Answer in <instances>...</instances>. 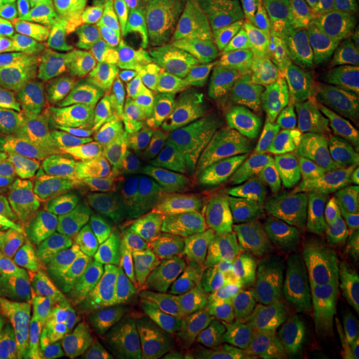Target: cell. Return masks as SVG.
<instances>
[{"label":"cell","instance_id":"6da1fadb","mask_svg":"<svg viewBox=\"0 0 359 359\" xmlns=\"http://www.w3.org/2000/svg\"><path fill=\"white\" fill-rule=\"evenodd\" d=\"M65 128L108 200L188 224L236 252L276 244L292 224L304 160L112 108L84 112Z\"/></svg>","mask_w":359,"mask_h":359},{"label":"cell","instance_id":"7a4b0ae2","mask_svg":"<svg viewBox=\"0 0 359 359\" xmlns=\"http://www.w3.org/2000/svg\"><path fill=\"white\" fill-rule=\"evenodd\" d=\"M359 108L335 72L320 16H271L188 48L144 120L308 160Z\"/></svg>","mask_w":359,"mask_h":359},{"label":"cell","instance_id":"3957f363","mask_svg":"<svg viewBox=\"0 0 359 359\" xmlns=\"http://www.w3.org/2000/svg\"><path fill=\"white\" fill-rule=\"evenodd\" d=\"M65 231L92 311H124L176 332H228L276 292L264 259L108 196L88 200Z\"/></svg>","mask_w":359,"mask_h":359},{"label":"cell","instance_id":"277c9868","mask_svg":"<svg viewBox=\"0 0 359 359\" xmlns=\"http://www.w3.org/2000/svg\"><path fill=\"white\" fill-rule=\"evenodd\" d=\"M280 280L316 299L359 308V116L304 160Z\"/></svg>","mask_w":359,"mask_h":359},{"label":"cell","instance_id":"5b68a950","mask_svg":"<svg viewBox=\"0 0 359 359\" xmlns=\"http://www.w3.org/2000/svg\"><path fill=\"white\" fill-rule=\"evenodd\" d=\"M0 100L72 124L108 104L100 25L92 16L16 20L0 32Z\"/></svg>","mask_w":359,"mask_h":359},{"label":"cell","instance_id":"8992f818","mask_svg":"<svg viewBox=\"0 0 359 359\" xmlns=\"http://www.w3.org/2000/svg\"><path fill=\"white\" fill-rule=\"evenodd\" d=\"M0 359H236L228 332H176L124 311L0 323Z\"/></svg>","mask_w":359,"mask_h":359},{"label":"cell","instance_id":"52a82bcc","mask_svg":"<svg viewBox=\"0 0 359 359\" xmlns=\"http://www.w3.org/2000/svg\"><path fill=\"white\" fill-rule=\"evenodd\" d=\"M88 172L68 128L0 100V216L60 224L76 216Z\"/></svg>","mask_w":359,"mask_h":359},{"label":"cell","instance_id":"ba28073f","mask_svg":"<svg viewBox=\"0 0 359 359\" xmlns=\"http://www.w3.org/2000/svg\"><path fill=\"white\" fill-rule=\"evenodd\" d=\"M100 52L112 112L144 120L188 56L172 0H100Z\"/></svg>","mask_w":359,"mask_h":359},{"label":"cell","instance_id":"9c48e42d","mask_svg":"<svg viewBox=\"0 0 359 359\" xmlns=\"http://www.w3.org/2000/svg\"><path fill=\"white\" fill-rule=\"evenodd\" d=\"M72 308H84V292L68 231L0 216V323Z\"/></svg>","mask_w":359,"mask_h":359},{"label":"cell","instance_id":"30bf717a","mask_svg":"<svg viewBox=\"0 0 359 359\" xmlns=\"http://www.w3.org/2000/svg\"><path fill=\"white\" fill-rule=\"evenodd\" d=\"M236 359H359V311L271 292L236 339Z\"/></svg>","mask_w":359,"mask_h":359},{"label":"cell","instance_id":"8fae6325","mask_svg":"<svg viewBox=\"0 0 359 359\" xmlns=\"http://www.w3.org/2000/svg\"><path fill=\"white\" fill-rule=\"evenodd\" d=\"M184 28L188 48L204 44L224 28L252 25V20H271V16H308L316 13V0H172Z\"/></svg>","mask_w":359,"mask_h":359},{"label":"cell","instance_id":"7c38bea8","mask_svg":"<svg viewBox=\"0 0 359 359\" xmlns=\"http://www.w3.org/2000/svg\"><path fill=\"white\" fill-rule=\"evenodd\" d=\"M320 32L335 60V72L344 76L347 92L359 108V0H316Z\"/></svg>","mask_w":359,"mask_h":359},{"label":"cell","instance_id":"4fadbf2b","mask_svg":"<svg viewBox=\"0 0 359 359\" xmlns=\"http://www.w3.org/2000/svg\"><path fill=\"white\" fill-rule=\"evenodd\" d=\"M100 0H16V20H60V16H92Z\"/></svg>","mask_w":359,"mask_h":359},{"label":"cell","instance_id":"5bb4252c","mask_svg":"<svg viewBox=\"0 0 359 359\" xmlns=\"http://www.w3.org/2000/svg\"><path fill=\"white\" fill-rule=\"evenodd\" d=\"M16 25V0H0V32Z\"/></svg>","mask_w":359,"mask_h":359}]
</instances>
